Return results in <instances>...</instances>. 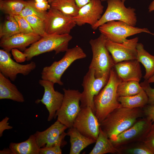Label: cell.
<instances>
[{
  "mask_svg": "<svg viewBox=\"0 0 154 154\" xmlns=\"http://www.w3.org/2000/svg\"><path fill=\"white\" fill-rule=\"evenodd\" d=\"M24 17L35 33L41 37L47 35L44 20L35 16H29Z\"/></svg>",
  "mask_w": 154,
  "mask_h": 154,
  "instance_id": "4dcf8cb0",
  "label": "cell"
},
{
  "mask_svg": "<svg viewBox=\"0 0 154 154\" xmlns=\"http://www.w3.org/2000/svg\"><path fill=\"white\" fill-rule=\"evenodd\" d=\"M86 56L83 49L79 46L68 48L60 60L55 61L50 66L44 67L41 72L42 79L62 85L63 83L61 78L64 72L74 61L85 58Z\"/></svg>",
  "mask_w": 154,
  "mask_h": 154,
  "instance_id": "5b68a950",
  "label": "cell"
},
{
  "mask_svg": "<svg viewBox=\"0 0 154 154\" xmlns=\"http://www.w3.org/2000/svg\"><path fill=\"white\" fill-rule=\"evenodd\" d=\"M143 90L138 81H121L118 85L117 92L119 97L128 96L136 95Z\"/></svg>",
  "mask_w": 154,
  "mask_h": 154,
  "instance_id": "83f0119b",
  "label": "cell"
},
{
  "mask_svg": "<svg viewBox=\"0 0 154 154\" xmlns=\"http://www.w3.org/2000/svg\"><path fill=\"white\" fill-rule=\"evenodd\" d=\"M115 70L121 81L139 82L142 77L140 62L136 59L123 61L114 66Z\"/></svg>",
  "mask_w": 154,
  "mask_h": 154,
  "instance_id": "d6986e66",
  "label": "cell"
},
{
  "mask_svg": "<svg viewBox=\"0 0 154 154\" xmlns=\"http://www.w3.org/2000/svg\"><path fill=\"white\" fill-rule=\"evenodd\" d=\"M142 109L145 117L152 121L154 120V106L147 105Z\"/></svg>",
  "mask_w": 154,
  "mask_h": 154,
  "instance_id": "74e56055",
  "label": "cell"
},
{
  "mask_svg": "<svg viewBox=\"0 0 154 154\" xmlns=\"http://www.w3.org/2000/svg\"><path fill=\"white\" fill-rule=\"evenodd\" d=\"M60 144L55 145L50 147H44L40 148V154H61L62 151Z\"/></svg>",
  "mask_w": 154,
  "mask_h": 154,
  "instance_id": "d590c367",
  "label": "cell"
},
{
  "mask_svg": "<svg viewBox=\"0 0 154 154\" xmlns=\"http://www.w3.org/2000/svg\"><path fill=\"white\" fill-rule=\"evenodd\" d=\"M137 49L136 60L144 66L145 73L143 78L145 80H148L154 74V56L146 50L141 43H137Z\"/></svg>",
  "mask_w": 154,
  "mask_h": 154,
  "instance_id": "603a6c76",
  "label": "cell"
},
{
  "mask_svg": "<svg viewBox=\"0 0 154 154\" xmlns=\"http://www.w3.org/2000/svg\"><path fill=\"white\" fill-rule=\"evenodd\" d=\"M121 81L113 68L110 70L108 81L94 98L95 115L100 123L115 109L121 106L118 99L117 90Z\"/></svg>",
  "mask_w": 154,
  "mask_h": 154,
  "instance_id": "7a4b0ae2",
  "label": "cell"
},
{
  "mask_svg": "<svg viewBox=\"0 0 154 154\" xmlns=\"http://www.w3.org/2000/svg\"><path fill=\"white\" fill-rule=\"evenodd\" d=\"M9 147L13 154H40V148L34 134L31 135L24 141L19 143H11Z\"/></svg>",
  "mask_w": 154,
  "mask_h": 154,
  "instance_id": "7402d4cb",
  "label": "cell"
},
{
  "mask_svg": "<svg viewBox=\"0 0 154 154\" xmlns=\"http://www.w3.org/2000/svg\"><path fill=\"white\" fill-rule=\"evenodd\" d=\"M138 39V37H136L127 39L122 42L117 43L107 38L106 46L115 64L124 61L136 59L137 45Z\"/></svg>",
  "mask_w": 154,
  "mask_h": 154,
  "instance_id": "4fadbf2b",
  "label": "cell"
},
{
  "mask_svg": "<svg viewBox=\"0 0 154 154\" xmlns=\"http://www.w3.org/2000/svg\"><path fill=\"white\" fill-rule=\"evenodd\" d=\"M0 154H13L11 149L9 148H4L0 151Z\"/></svg>",
  "mask_w": 154,
  "mask_h": 154,
  "instance_id": "b9f144b4",
  "label": "cell"
},
{
  "mask_svg": "<svg viewBox=\"0 0 154 154\" xmlns=\"http://www.w3.org/2000/svg\"><path fill=\"white\" fill-rule=\"evenodd\" d=\"M145 145L154 154V120L150 129L142 141Z\"/></svg>",
  "mask_w": 154,
  "mask_h": 154,
  "instance_id": "836d02e7",
  "label": "cell"
},
{
  "mask_svg": "<svg viewBox=\"0 0 154 154\" xmlns=\"http://www.w3.org/2000/svg\"><path fill=\"white\" fill-rule=\"evenodd\" d=\"M68 128L57 120L46 130L37 131L34 135L39 148L50 147L58 144L62 146L65 145L64 139L67 133L64 131Z\"/></svg>",
  "mask_w": 154,
  "mask_h": 154,
  "instance_id": "2e32d148",
  "label": "cell"
},
{
  "mask_svg": "<svg viewBox=\"0 0 154 154\" xmlns=\"http://www.w3.org/2000/svg\"><path fill=\"white\" fill-rule=\"evenodd\" d=\"M72 38L70 35L47 34L33 43L24 52L27 55L26 61L42 54L54 51L56 54L65 52L68 48L69 42Z\"/></svg>",
  "mask_w": 154,
  "mask_h": 154,
  "instance_id": "3957f363",
  "label": "cell"
},
{
  "mask_svg": "<svg viewBox=\"0 0 154 154\" xmlns=\"http://www.w3.org/2000/svg\"><path fill=\"white\" fill-rule=\"evenodd\" d=\"M46 34H69L76 25L72 17L51 7L44 20Z\"/></svg>",
  "mask_w": 154,
  "mask_h": 154,
  "instance_id": "30bf717a",
  "label": "cell"
},
{
  "mask_svg": "<svg viewBox=\"0 0 154 154\" xmlns=\"http://www.w3.org/2000/svg\"><path fill=\"white\" fill-rule=\"evenodd\" d=\"M107 2L108 6L105 12L97 23L91 27L92 29L96 30L108 21L115 20L135 26L137 18L135 9L126 7L124 2L121 0H110Z\"/></svg>",
  "mask_w": 154,
  "mask_h": 154,
  "instance_id": "8992f818",
  "label": "cell"
},
{
  "mask_svg": "<svg viewBox=\"0 0 154 154\" xmlns=\"http://www.w3.org/2000/svg\"><path fill=\"white\" fill-rule=\"evenodd\" d=\"M20 33L17 21L13 16L9 15L8 19L0 26V38H6Z\"/></svg>",
  "mask_w": 154,
  "mask_h": 154,
  "instance_id": "f546056e",
  "label": "cell"
},
{
  "mask_svg": "<svg viewBox=\"0 0 154 154\" xmlns=\"http://www.w3.org/2000/svg\"><path fill=\"white\" fill-rule=\"evenodd\" d=\"M9 99L23 103L25 99L16 86L0 72V99Z\"/></svg>",
  "mask_w": 154,
  "mask_h": 154,
  "instance_id": "ffe728a7",
  "label": "cell"
},
{
  "mask_svg": "<svg viewBox=\"0 0 154 154\" xmlns=\"http://www.w3.org/2000/svg\"><path fill=\"white\" fill-rule=\"evenodd\" d=\"M118 100L121 105L129 108H143L148 104V97L145 92L142 90L139 93L128 96H119Z\"/></svg>",
  "mask_w": 154,
  "mask_h": 154,
  "instance_id": "d4e9b609",
  "label": "cell"
},
{
  "mask_svg": "<svg viewBox=\"0 0 154 154\" xmlns=\"http://www.w3.org/2000/svg\"><path fill=\"white\" fill-rule=\"evenodd\" d=\"M50 4L51 7L72 17L78 15L80 9L75 0H53Z\"/></svg>",
  "mask_w": 154,
  "mask_h": 154,
  "instance_id": "484cf974",
  "label": "cell"
},
{
  "mask_svg": "<svg viewBox=\"0 0 154 154\" xmlns=\"http://www.w3.org/2000/svg\"><path fill=\"white\" fill-rule=\"evenodd\" d=\"M27 3L20 15L25 17L29 16H35L44 20L47 11H41L38 10L34 6L33 1L28 0Z\"/></svg>",
  "mask_w": 154,
  "mask_h": 154,
  "instance_id": "1f68e13d",
  "label": "cell"
},
{
  "mask_svg": "<svg viewBox=\"0 0 154 154\" xmlns=\"http://www.w3.org/2000/svg\"><path fill=\"white\" fill-rule=\"evenodd\" d=\"M9 118L6 117L0 122V137L2 136L3 131L6 130H9L13 128V127L9 125L8 121Z\"/></svg>",
  "mask_w": 154,
  "mask_h": 154,
  "instance_id": "ab89813d",
  "label": "cell"
},
{
  "mask_svg": "<svg viewBox=\"0 0 154 154\" xmlns=\"http://www.w3.org/2000/svg\"><path fill=\"white\" fill-rule=\"evenodd\" d=\"M116 149L118 153L153 154L142 141L131 143Z\"/></svg>",
  "mask_w": 154,
  "mask_h": 154,
  "instance_id": "f1b7e54d",
  "label": "cell"
},
{
  "mask_svg": "<svg viewBox=\"0 0 154 154\" xmlns=\"http://www.w3.org/2000/svg\"><path fill=\"white\" fill-rule=\"evenodd\" d=\"M41 37L35 33H19L8 37L1 39L0 46L9 53L14 48L24 51L27 47L37 41Z\"/></svg>",
  "mask_w": 154,
  "mask_h": 154,
  "instance_id": "ac0fdd59",
  "label": "cell"
},
{
  "mask_svg": "<svg viewBox=\"0 0 154 154\" xmlns=\"http://www.w3.org/2000/svg\"><path fill=\"white\" fill-rule=\"evenodd\" d=\"M27 3L24 0H0V9L9 15H19Z\"/></svg>",
  "mask_w": 154,
  "mask_h": 154,
  "instance_id": "4316f807",
  "label": "cell"
},
{
  "mask_svg": "<svg viewBox=\"0 0 154 154\" xmlns=\"http://www.w3.org/2000/svg\"><path fill=\"white\" fill-rule=\"evenodd\" d=\"M67 133L70 137V154H79L83 149L96 141L82 135L73 127L69 128Z\"/></svg>",
  "mask_w": 154,
  "mask_h": 154,
  "instance_id": "44dd1931",
  "label": "cell"
},
{
  "mask_svg": "<svg viewBox=\"0 0 154 154\" xmlns=\"http://www.w3.org/2000/svg\"><path fill=\"white\" fill-rule=\"evenodd\" d=\"M103 9L100 0H92L80 8L78 15L72 18L79 26L87 24L92 27L101 18Z\"/></svg>",
  "mask_w": 154,
  "mask_h": 154,
  "instance_id": "e0dca14e",
  "label": "cell"
},
{
  "mask_svg": "<svg viewBox=\"0 0 154 154\" xmlns=\"http://www.w3.org/2000/svg\"><path fill=\"white\" fill-rule=\"evenodd\" d=\"M36 67L33 61L26 64H19L11 58L10 53L3 49L0 50V72L12 81L15 80L18 74L27 75Z\"/></svg>",
  "mask_w": 154,
  "mask_h": 154,
  "instance_id": "5bb4252c",
  "label": "cell"
},
{
  "mask_svg": "<svg viewBox=\"0 0 154 154\" xmlns=\"http://www.w3.org/2000/svg\"><path fill=\"white\" fill-rule=\"evenodd\" d=\"M101 1H107L110 0H100ZM121 1L125 2L126 0H121Z\"/></svg>",
  "mask_w": 154,
  "mask_h": 154,
  "instance_id": "bcb514c9",
  "label": "cell"
},
{
  "mask_svg": "<svg viewBox=\"0 0 154 154\" xmlns=\"http://www.w3.org/2000/svg\"><path fill=\"white\" fill-rule=\"evenodd\" d=\"M49 3H51L53 0H47Z\"/></svg>",
  "mask_w": 154,
  "mask_h": 154,
  "instance_id": "7dc6e473",
  "label": "cell"
},
{
  "mask_svg": "<svg viewBox=\"0 0 154 154\" xmlns=\"http://www.w3.org/2000/svg\"><path fill=\"white\" fill-rule=\"evenodd\" d=\"M73 127L84 136L96 140L99 133L100 123L92 109L86 107L81 108Z\"/></svg>",
  "mask_w": 154,
  "mask_h": 154,
  "instance_id": "7c38bea8",
  "label": "cell"
},
{
  "mask_svg": "<svg viewBox=\"0 0 154 154\" xmlns=\"http://www.w3.org/2000/svg\"><path fill=\"white\" fill-rule=\"evenodd\" d=\"M98 28L101 34L107 39L117 43L122 42L127 40V37L141 33L154 35L147 28L135 27L120 21H108Z\"/></svg>",
  "mask_w": 154,
  "mask_h": 154,
  "instance_id": "ba28073f",
  "label": "cell"
},
{
  "mask_svg": "<svg viewBox=\"0 0 154 154\" xmlns=\"http://www.w3.org/2000/svg\"><path fill=\"white\" fill-rule=\"evenodd\" d=\"M46 0H34V1L36 3H39L43 2Z\"/></svg>",
  "mask_w": 154,
  "mask_h": 154,
  "instance_id": "f6af8a7d",
  "label": "cell"
},
{
  "mask_svg": "<svg viewBox=\"0 0 154 154\" xmlns=\"http://www.w3.org/2000/svg\"><path fill=\"white\" fill-rule=\"evenodd\" d=\"M143 117L142 108H129L121 106L100 123V127L111 141L114 142L118 135Z\"/></svg>",
  "mask_w": 154,
  "mask_h": 154,
  "instance_id": "6da1fadb",
  "label": "cell"
},
{
  "mask_svg": "<svg viewBox=\"0 0 154 154\" xmlns=\"http://www.w3.org/2000/svg\"><path fill=\"white\" fill-rule=\"evenodd\" d=\"M147 80L148 82L149 83L154 82V74L150 78Z\"/></svg>",
  "mask_w": 154,
  "mask_h": 154,
  "instance_id": "ee69618b",
  "label": "cell"
},
{
  "mask_svg": "<svg viewBox=\"0 0 154 154\" xmlns=\"http://www.w3.org/2000/svg\"><path fill=\"white\" fill-rule=\"evenodd\" d=\"M118 153L117 149L100 127L96 144L90 154Z\"/></svg>",
  "mask_w": 154,
  "mask_h": 154,
  "instance_id": "cb8c5ba5",
  "label": "cell"
},
{
  "mask_svg": "<svg viewBox=\"0 0 154 154\" xmlns=\"http://www.w3.org/2000/svg\"><path fill=\"white\" fill-rule=\"evenodd\" d=\"M33 4L35 7L40 11H47L51 7L50 5L47 0L39 3L35 2L33 1Z\"/></svg>",
  "mask_w": 154,
  "mask_h": 154,
  "instance_id": "f35d334b",
  "label": "cell"
},
{
  "mask_svg": "<svg viewBox=\"0 0 154 154\" xmlns=\"http://www.w3.org/2000/svg\"><path fill=\"white\" fill-rule=\"evenodd\" d=\"M107 39L101 34L97 38L91 39L89 41L92 53V57L89 68L94 71L96 78L110 74L111 70L115 64L112 56L106 46Z\"/></svg>",
  "mask_w": 154,
  "mask_h": 154,
  "instance_id": "277c9868",
  "label": "cell"
},
{
  "mask_svg": "<svg viewBox=\"0 0 154 154\" xmlns=\"http://www.w3.org/2000/svg\"><path fill=\"white\" fill-rule=\"evenodd\" d=\"M140 84L148 96V101L147 105L154 106V88L151 87L147 80H145Z\"/></svg>",
  "mask_w": 154,
  "mask_h": 154,
  "instance_id": "e575fe53",
  "label": "cell"
},
{
  "mask_svg": "<svg viewBox=\"0 0 154 154\" xmlns=\"http://www.w3.org/2000/svg\"><path fill=\"white\" fill-rule=\"evenodd\" d=\"M148 9L149 11L150 12L154 11V0L150 3Z\"/></svg>",
  "mask_w": 154,
  "mask_h": 154,
  "instance_id": "7bdbcfd3",
  "label": "cell"
},
{
  "mask_svg": "<svg viewBox=\"0 0 154 154\" xmlns=\"http://www.w3.org/2000/svg\"><path fill=\"white\" fill-rule=\"evenodd\" d=\"M39 83L44 88V93L42 98L35 102L37 104L41 102L45 106L49 113L47 120L50 121L56 118V112L62 105L64 94L55 90L54 83L52 82L42 79L39 80Z\"/></svg>",
  "mask_w": 154,
  "mask_h": 154,
  "instance_id": "9a60e30c",
  "label": "cell"
},
{
  "mask_svg": "<svg viewBox=\"0 0 154 154\" xmlns=\"http://www.w3.org/2000/svg\"><path fill=\"white\" fill-rule=\"evenodd\" d=\"M18 24L20 33H35L25 18L20 15L13 16Z\"/></svg>",
  "mask_w": 154,
  "mask_h": 154,
  "instance_id": "d6a6232c",
  "label": "cell"
},
{
  "mask_svg": "<svg viewBox=\"0 0 154 154\" xmlns=\"http://www.w3.org/2000/svg\"><path fill=\"white\" fill-rule=\"evenodd\" d=\"M11 51L13 58L16 62L21 63L26 60L27 55L24 52H21L16 48L12 49Z\"/></svg>",
  "mask_w": 154,
  "mask_h": 154,
  "instance_id": "8d00e7d4",
  "label": "cell"
},
{
  "mask_svg": "<svg viewBox=\"0 0 154 154\" xmlns=\"http://www.w3.org/2000/svg\"><path fill=\"white\" fill-rule=\"evenodd\" d=\"M110 74L101 77H95L94 71L92 69L88 70L84 76L82 85L83 90L81 93L80 107H90L95 114L94 98L98 94L108 82Z\"/></svg>",
  "mask_w": 154,
  "mask_h": 154,
  "instance_id": "9c48e42d",
  "label": "cell"
},
{
  "mask_svg": "<svg viewBox=\"0 0 154 154\" xmlns=\"http://www.w3.org/2000/svg\"><path fill=\"white\" fill-rule=\"evenodd\" d=\"M64 97L62 105L56 114L57 120L68 128L73 127L74 123L80 112L81 93L78 90L62 89Z\"/></svg>",
  "mask_w": 154,
  "mask_h": 154,
  "instance_id": "52a82bcc",
  "label": "cell"
},
{
  "mask_svg": "<svg viewBox=\"0 0 154 154\" xmlns=\"http://www.w3.org/2000/svg\"><path fill=\"white\" fill-rule=\"evenodd\" d=\"M153 121L144 116L131 127L119 134L112 142L116 148L131 143L143 141L149 131Z\"/></svg>",
  "mask_w": 154,
  "mask_h": 154,
  "instance_id": "8fae6325",
  "label": "cell"
},
{
  "mask_svg": "<svg viewBox=\"0 0 154 154\" xmlns=\"http://www.w3.org/2000/svg\"><path fill=\"white\" fill-rule=\"evenodd\" d=\"M76 3L80 8L92 0H75Z\"/></svg>",
  "mask_w": 154,
  "mask_h": 154,
  "instance_id": "60d3db41",
  "label": "cell"
}]
</instances>
